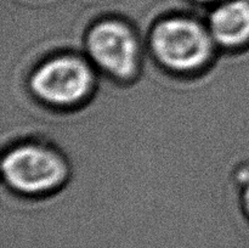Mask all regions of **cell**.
<instances>
[{
  "label": "cell",
  "mask_w": 249,
  "mask_h": 248,
  "mask_svg": "<svg viewBox=\"0 0 249 248\" xmlns=\"http://www.w3.org/2000/svg\"><path fill=\"white\" fill-rule=\"evenodd\" d=\"M215 46L207 24L186 14L165 15L148 34V48L156 62L177 74L203 70Z\"/></svg>",
  "instance_id": "6da1fadb"
},
{
  "label": "cell",
  "mask_w": 249,
  "mask_h": 248,
  "mask_svg": "<svg viewBox=\"0 0 249 248\" xmlns=\"http://www.w3.org/2000/svg\"><path fill=\"white\" fill-rule=\"evenodd\" d=\"M1 174L11 191L22 196H44L58 190L68 177L62 153L41 141H22L2 156Z\"/></svg>",
  "instance_id": "7a4b0ae2"
},
{
  "label": "cell",
  "mask_w": 249,
  "mask_h": 248,
  "mask_svg": "<svg viewBox=\"0 0 249 248\" xmlns=\"http://www.w3.org/2000/svg\"><path fill=\"white\" fill-rule=\"evenodd\" d=\"M94 87V66L74 53L44 58L28 77L31 94L41 104L56 108H71L87 101Z\"/></svg>",
  "instance_id": "3957f363"
},
{
  "label": "cell",
  "mask_w": 249,
  "mask_h": 248,
  "mask_svg": "<svg viewBox=\"0 0 249 248\" xmlns=\"http://www.w3.org/2000/svg\"><path fill=\"white\" fill-rule=\"evenodd\" d=\"M87 58L94 68L119 82H128L139 73L141 44L125 21L105 17L89 27L85 34Z\"/></svg>",
  "instance_id": "277c9868"
},
{
  "label": "cell",
  "mask_w": 249,
  "mask_h": 248,
  "mask_svg": "<svg viewBox=\"0 0 249 248\" xmlns=\"http://www.w3.org/2000/svg\"><path fill=\"white\" fill-rule=\"evenodd\" d=\"M207 27L216 46L236 50L249 44V0H221L211 7Z\"/></svg>",
  "instance_id": "5b68a950"
},
{
  "label": "cell",
  "mask_w": 249,
  "mask_h": 248,
  "mask_svg": "<svg viewBox=\"0 0 249 248\" xmlns=\"http://www.w3.org/2000/svg\"><path fill=\"white\" fill-rule=\"evenodd\" d=\"M241 208L243 216L249 221V173L247 177L243 179V186L241 190Z\"/></svg>",
  "instance_id": "8992f818"
},
{
  "label": "cell",
  "mask_w": 249,
  "mask_h": 248,
  "mask_svg": "<svg viewBox=\"0 0 249 248\" xmlns=\"http://www.w3.org/2000/svg\"><path fill=\"white\" fill-rule=\"evenodd\" d=\"M187 1L192 2L196 5H206V6H213L216 2L221 1V0H187Z\"/></svg>",
  "instance_id": "52a82bcc"
}]
</instances>
